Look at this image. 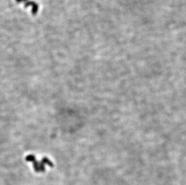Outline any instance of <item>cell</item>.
Returning a JSON list of instances; mask_svg holds the SVG:
<instances>
[{"instance_id": "1", "label": "cell", "mask_w": 186, "mask_h": 185, "mask_svg": "<svg viewBox=\"0 0 186 185\" xmlns=\"http://www.w3.org/2000/svg\"><path fill=\"white\" fill-rule=\"evenodd\" d=\"M29 6H32V13L33 14H36L38 10V5L34 1H28L25 4V7H27Z\"/></svg>"}, {"instance_id": "3", "label": "cell", "mask_w": 186, "mask_h": 185, "mask_svg": "<svg viewBox=\"0 0 186 185\" xmlns=\"http://www.w3.org/2000/svg\"><path fill=\"white\" fill-rule=\"evenodd\" d=\"M23 1H26V0H23Z\"/></svg>"}, {"instance_id": "2", "label": "cell", "mask_w": 186, "mask_h": 185, "mask_svg": "<svg viewBox=\"0 0 186 185\" xmlns=\"http://www.w3.org/2000/svg\"><path fill=\"white\" fill-rule=\"evenodd\" d=\"M23 1V0H16L17 2H20V1Z\"/></svg>"}]
</instances>
